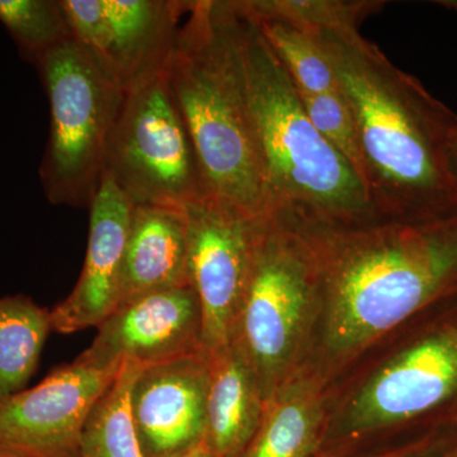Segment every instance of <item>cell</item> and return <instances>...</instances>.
I'll return each instance as SVG.
<instances>
[{
	"label": "cell",
	"instance_id": "obj_16",
	"mask_svg": "<svg viewBox=\"0 0 457 457\" xmlns=\"http://www.w3.org/2000/svg\"><path fill=\"white\" fill-rule=\"evenodd\" d=\"M209 357L206 442L216 457H233L253 440L264 396L236 342Z\"/></svg>",
	"mask_w": 457,
	"mask_h": 457
},
{
	"label": "cell",
	"instance_id": "obj_26",
	"mask_svg": "<svg viewBox=\"0 0 457 457\" xmlns=\"http://www.w3.org/2000/svg\"><path fill=\"white\" fill-rule=\"evenodd\" d=\"M449 162L451 176H453V182H455L457 187V134L453 137V141H451Z\"/></svg>",
	"mask_w": 457,
	"mask_h": 457
},
{
	"label": "cell",
	"instance_id": "obj_7",
	"mask_svg": "<svg viewBox=\"0 0 457 457\" xmlns=\"http://www.w3.org/2000/svg\"><path fill=\"white\" fill-rule=\"evenodd\" d=\"M104 174L132 204L185 209L206 200L194 143L165 71L125 92Z\"/></svg>",
	"mask_w": 457,
	"mask_h": 457
},
{
	"label": "cell",
	"instance_id": "obj_22",
	"mask_svg": "<svg viewBox=\"0 0 457 457\" xmlns=\"http://www.w3.org/2000/svg\"><path fill=\"white\" fill-rule=\"evenodd\" d=\"M254 18H276L308 31L359 29L366 18L378 13L383 0H237Z\"/></svg>",
	"mask_w": 457,
	"mask_h": 457
},
{
	"label": "cell",
	"instance_id": "obj_11",
	"mask_svg": "<svg viewBox=\"0 0 457 457\" xmlns=\"http://www.w3.org/2000/svg\"><path fill=\"white\" fill-rule=\"evenodd\" d=\"M457 394V321L435 330L389 361L351 400L354 431L420 416Z\"/></svg>",
	"mask_w": 457,
	"mask_h": 457
},
{
	"label": "cell",
	"instance_id": "obj_20",
	"mask_svg": "<svg viewBox=\"0 0 457 457\" xmlns=\"http://www.w3.org/2000/svg\"><path fill=\"white\" fill-rule=\"evenodd\" d=\"M252 18L295 88L303 95L338 92L335 71L311 31L276 18Z\"/></svg>",
	"mask_w": 457,
	"mask_h": 457
},
{
	"label": "cell",
	"instance_id": "obj_17",
	"mask_svg": "<svg viewBox=\"0 0 457 457\" xmlns=\"http://www.w3.org/2000/svg\"><path fill=\"white\" fill-rule=\"evenodd\" d=\"M323 418L320 394L306 378L281 383L264 400L246 457H308Z\"/></svg>",
	"mask_w": 457,
	"mask_h": 457
},
{
	"label": "cell",
	"instance_id": "obj_2",
	"mask_svg": "<svg viewBox=\"0 0 457 457\" xmlns=\"http://www.w3.org/2000/svg\"><path fill=\"white\" fill-rule=\"evenodd\" d=\"M311 32L356 123L376 212L414 215L455 206L449 155L457 113L359 29Z\"/></svg>",
	"mask_w": 457,
	"mask_h": 457
},
{
	"label": "cell",
	"instance_id": "obj_3",
	"mask_svg": "<svg viewBox=\"0 0 457 457\" xmlns=\"http://www.w3.org/2000/svg\"><path fill=\"white\" fill-rule=\"evenodd\" d=\"M237 0H194L167 66L206 200L246 218L272 212L252 123Z\"/></svg>",
	"mask_w": 457,
	"mask_h": 457
},
{
	"label": "cell",
	"instance_id": "obj_21",
	"mask_svg": "<svg viewBox=\"0 0 457 457\" xmlns=\"http://www.w3.org/2000/svg\"><path fill=\"white\" fill-rule=\"evenodd\" d=\"M0 23L21 57L33 66L50 51L73 40L62 0H0Z\"/></svg>",
	"mask_w": 457,
	"mask_h": 457
},
{
	"label": "cell",
	"instance_id": "obj_6",
	"mask_svg": "<svg viewBox=\"0 0 457 457\" xmlns=\"http://www.w3.org/2000/svg\"><path fill=\"white\" fill-rule=\"evenodd\" d=\"M35 66L50 106L49 140L38 170L42 188L51 204L89 207L125 92L74 38Z\"/></svg>",
	"mask_w": 457,
	"mask_h": 457
},
{
	"label": "cell",
	"instance_id": "obj_23",
	"mask_svg": "<svg viewBox=\"0 0 457 457\" xmlns=\"http://www.w3.org/2000/svg\"><path fill=\"white\" fill-rule=\"evenodd\" d=\"M299 95L312 125L351 165L366 187V163L359 132L350 108L345 104L341 93L303 95L299 92Z\"/></svg>",
	"mask_w": 457,
	"mask_h": 457
},
{
	"label": "cell",
	"instance_id": "obj_4",
	"mask_svg": "<svg viewBox=\"0 0 457 457\" xmlns=\"http://www.w3.org/2000/svg\"><path fill=\"white\" fill-rule=\"evenodd\" d=\"M237 8L249 110L272 212L327 224L374 215L362 180L312 125L257 22Z\"/></svg>",
	"mask_w": 457,
	"mask_h": 457
},
{
	"label": "cell",
	"instance_id": "obj_14",
	"mask_svg": "<svg viewBox=\"0 0 457 457\" xmlns=\"http://www.w3.org/2000/svg\"><path fill=\"white\" fill-rule=\"evenodd\" d=\"M104 5L108 44L99 68L123 92L164 73L192 2L104 0Z\"/></svg>",
	"mask_w": 457,
	"mask_h": 457
},
{
	"label": "cell",
	"instance_id": "obj_18",
	"mask_svg": "<svg viewBox=\"0 0 457 457\" xmlns=\"http://www.w3.org/2000/svg\"><path fill=\"white\" fill-rule=\"evenodd\" d=\"M50 332V311L25 295L0 297V400L22 392Z\"/></svg>",
	"mask_w": 457,
	"mask_h": 457
},
{
	"label": "cell",
	"instance_id": "obj_19",
	"mask_svg": "<svg viewBox=\"0 0 457 457\" xmlns=\"http://www.w3.org/2000/svg\"><path fill=\"white\" fill-rule=\"evenodd\" d=\"M143 369L122 363L111 386L96 403L80 437V457H145L132 417L130 395Z\"/></svg>",
	"mask_w": 457,
	"mask_h": 457
},
{
	"label": "cell",
	"instance_id": "obj_27",
	"mask_svg": "<svg viewBox=\"0 0 457 457\" xmlns=\"http://www.w3.org/2000/svg\"><path fill=\"white\" fill-rule=\"evenodd\" d=\"M438 5L441 7L450 9V11L456 12L457 13V0H438Z\"/></svg>",
	"mask_w": 457,
	"mask_h": 457
},
{
	"label": "cell",
	"instance_id": "obj_13",
	"mask_svg": "<svg viewBox=\"0 0 457 457\" xmlns=\"http://www.w3.org/2000/svg\"><path fill=\"white\" fill-rule=\"evenodd\" d=\"M132 204L104 174L89 204L86 260L77 285L50 311L51 328L62 335L98 328L119 303V284Z\"/></svg>",
	"mask_w": 457,
	"mask_h": 457
},
{
	"label": "cell",
	"instance_id": "obj_10",
	"mask_svg": "<svg viewBox=\"0 0 457 457\" xmlns=\"http://www.w3.org/2000/svg\"><path fill=\"white\" fill-rule=\"evenodd\" d=\"M203 352L201 308L191 285L144 295L117 306L78 359L98 368H141Z\"/></svg>",
	"mask_w": 457,
	"mask_h": 457
},
{
	"label": "cell",
	"instance_id": "obj_12",
	"mask_svg": "<svg viewBox=\"0 0 457 457\" xmlns=\"http://www.w3.org/2000/svg\"><path fill=\"white\" fill-rule=\"evenodd\" d=\"M210 357L204 352L140 370L130 404L145 457H177L206 441Z\"/></svg>",
	"mask_w": 457,
	"mask_h": 457
},
{
	"label": "cell",
	"instance_id": "obj_24",
	"mask_svg": "<svg viewBox=\"0 0 457 457\" xmlns=\"http://www.w3.org/2000/svg\"><path fill=\"white\" fill-rule=\"evenodd\" d=\"M71 36L101 64L108 44V22L104 0H62Z\"/></svg>",
	"mask_w": 457,
	"mask_h": 457
},
{
	"label": "cell",
	"instance_id": "obj_25",
	"mask_svg": "<svg viewBox=\"0 0 457 457\" xmlns=\"http://www.w3.org/2000/svg\"><path fill=\"white\" fill-rule=\"evenodd\" d=\"M177 457H216L213 455L212 450L210 449L206 441L201 442L200 445L195 446L194 449L188 450L187 453Z\"/></svg>",
	"mask_w": 457,
	"mask_h": 457
},
{
	"label": "cell",
	"instance_id": "obj_5",
	"mask_svg": "<svg viewBox=\"0 0 457 457\" xmlns=\"http://www.w3.org/2000/svg\"><path fill=\"white\" fill-rule=\"evenodd\" d=\"M318 300L317 257L303 221L281 210L255 219L234 342L253 370L264 400L284 380Z\"/></svg>",
	"mask_w": 457,
	"mask_h": 457
},
{
	"label": "cell",
	"instance_id": "obj_15",
	"mask_svg": "<svg viewBox=\"0 0 457 457\" xmlns=\"http://www.w3.org/2000/svg\"><path fill=\"white\" fill-rule=\"evenodd\" d=\"M189 285L185 209L132 204L119 284V303Z\"/></svg>",
	"mask_w": 457,
	"mask_h": 457
},
{
	"label": "cell",
	"instance_id": "obj_9",
	"mask_svg": "<svg viewBox=\"0 0 457 457\" xmlns=\"http://www.w3.org/2000/svg\"><path fill=\"white\" fill-rule=\"evenodd\" d=\"M121 366L98 368L77 359L0 400V447L32 457H80L87 418Z\"/></svg>",
	"mask_w": 457,
	"mask_h": 457
},
{
	"label": "cell",
	"instance_id": "obj_1",
	"mask_svg": "<svg viewBox=\"0 0 457 457\" xmlns=\"http://www.w3.org/2000/svg\"><path fill=\"white\" fill-rule=\"evenodd\" d=\"M303 222L317 257L332 351L363 347L457 288V204L414 215Z\"/></svg>",
	"mask_w": 457,
	"mask_h": 457
},
{
	"label": "cell",
	"instance_id": "obj_8",
	"mask_svg": "<svg viewBox=\"0 0 457 457\" xmlns=\"http://www.w3.org/2000/svg\"><path fill=\"white\" fill-rule=\"evenodd\" d=\"M185 212L189 285L200 303L203 352L212 356L236 337L251 267L255 219L212 200L188 204Z\"/></svg>",
	"mask_w": 457,
	"mask_h": 457
},
{
	"label": "cell",
	"instance_id": "obj_28",
	"mask_svg": "<svg viewBox=\"0 0 457 457\" xmlns=\"http://www.w3.org/2000/svg\"><path fill=\"white\" fill-rule=\"evenodd\" d=\"M0 457H32V456L23 455V453H16V451L2 449V447H0Z\"/></svg>",
	"mask_w": 457,
	"mask_h": 457
}]
</instances>
